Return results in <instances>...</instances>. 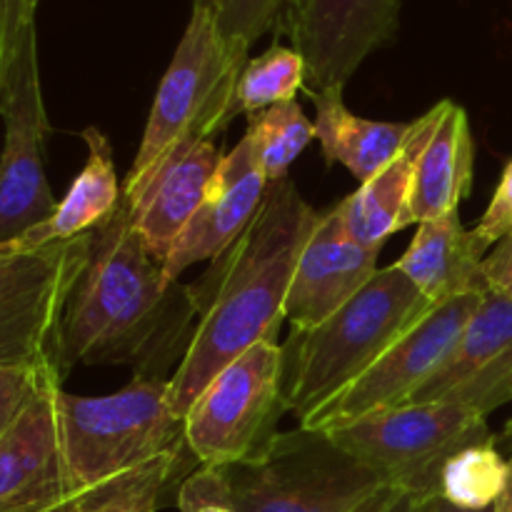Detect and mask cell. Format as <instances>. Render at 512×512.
Instances as JSON below:
<instances>
[{"label":"cell","instance_id":"6da1fadb","mask_svg":"<svg viewBox=\"0 0 512 512\" xmlns=\"http://www.w3.org/2000/svg\"><path fill=\"white\" fill-rule=\"evenodd\" d=\"M198 308L190 285L170 283L145 250L125 195L90 230L88 260L63 315V368L130 365L135 378L165 380L188 353Z\"/></svg>","mask_w":512,"mask_h":512},{"label":"cell","instance_id":"7a4b0ae2","mask_svg":"<svg viewBox=\"0 0 512 512\" xmlns=\"http://www.w3.org/2000/svg\"><path fill=\"white\" fill-rule=\"evenodd\" d=\"M318 218L293 180L270 185L253 223L190 285L198 325L170 378V405L180 418L225 365L260 340H278L290 280Z\"/></svg>","mask_w":512,"mask_h":512},{"label":"cell","instance_id":"3957f363","mask_svg":"<svg viewBox=\"0 0 512 512\" xmlns=\"http://www.w3.org/2000/svg\"><path fill=\"white\" fill-rule=\"evenodd\" d=\"M433 308L395 265H388L328 320L290 330L280 345L288 413L298 415L300 425L308 423Z\"/></svg>","mask_w":512,"mask_h":512},{"label":"cell","instance_id":"277c9868","mask_svg":"<svg viewBox=\"0 0 512 512\" xmlns=\"http://www.w3.org/2000/svg\"><path fill=\"white\" fill-rule=\"evenodd\" d=\"M65 465L78 505L133 470L185 453V420L170 405V378H135L103 398L58 390Z\"/></svg>","mask_w":512,"mask_h":512},{"label":"cell","instance_id":"5b68a950","mask_svg":"<svg viewBox=\"0 0 512 512\" xmlns=\"http://www.w3.org/2000/svg\"><path fill=\"white\" fill-rule=\"evenodd\" d=\"M248 53L250 48L223 38L213 10L193 5L188 28L155 93L123 195H133L180 143L218 138L228 128Z\"/></svg>","mask_w":512,"mask_h":512},{"label":"cell","instance_id":"8992f818","mask_svg":"<svg viewBox=\"0 0 512 512\" xmlns=\"http://www.w3.org/2000/svg\"><path fill=\"white\" fill-rule=\"evenodd\" d=\"M238 512H353L380 488L323 430L278 433L258 460L223 468Z\"/></svg>","mask_w":512,"mask_h":512},{"label":"cell","instance_id":"52a82bcc","mask_svg":"<svg viewBox=\"0 0 512 512\" xmlns=\"http://www.w3.org/2000/svg\"><path fill=\"white\" fill-rule=\"evenodd\" d=\"M323 433L413 500L438 495L440 473L458 450L493 438L483 415L455 403H408Z\"/></svg>","mask_w":512,"mask_h":512},{"label":"cell","instance_id":"ba28073f","mask_svg":"<svg viewBox=\"0 0 512 512\" xmlns=\"http://www.w3.org/2000/svg\"><path fill=\"white\" fill-rule=\"evenodd\" d=\"M288 413L283 353L278 340H260L225 365L185 415V440L205 468L258 460Z\"/></svg>","mask_w":512,"mask_h":512},{"label":"cell","instance_id":"9c48e42d","mask_svg":"<svg viewBox=\"0 0 512 512\" xmlns=\"http://www.w3.org/2000/svg\"><path fill=\"white\" fill-rule=\"evenodd\" d=\"M90 233L28 253L0 250V365L63 368V315Z\"/></svg>","mask_w":512,"mask_h":512},{"label":"cell","instance_id":"30bf717a","mask_svg":"<svg viewBox=\"0 0 512 512\" xmlns=\"http://www.w3.org/2000/svg\"><path fill=\"white\" fill-rule=\"evenodd\" d=\"M0 115L5 138L0 150V245L48 220L55 210L45 175V115L38 73L35 23L23 30L13 60L0 73Z\"/></svg>","mask_w":512,"mask_h":512},{"label":"cell","instance_id":"8fae6325","mask_svg":"<svg viewBox=\"0 0 512 512\" xmlns=\"http://www.w3.org/2000/svg\"><path fill=\"white\" fill-rule=\"evenodd\" d=\"M480 300L483 295H463L435 305L418 325L380 355L373 368L365 370L348 390L323 405L300 428L333 430L365 415L408 405L450 358Z\"/></svg>","mask_w":512,"mask_h":512},{"label":"cell","instance_id":"7c38bea8","mask_svg":"<svg viewBox=\"0 0 512 512\" xmlns=\"http://www.w3.org/2000/svg\"><path fill=\"white\" fill-rule=\"evenodd\" d=\"M403 0H298L288 35L305 60V90H343L398 30Z\"/></svg>","mask_w":512,"mask_h":512},{"label":"cell","instance_id":"4fadbf2b","mask_svg":"<svg viewBox=\"0 0 512 512\" xmlns=\"http://www.w3.org/2000/svg\"><path fill=\"white\" fill-rule=\"evenodd\" d=\"M410 403H455L488 418L512 403V300L488 290L443 368Z\"/></svg>","mask_w":512,"mask_h":512},{"label":"cell","instance_id":"5bb4252c","mask_svg":"<svg viewBox=\"0 0 512 512\" xmlns=\"http://www.w3.org/2000/svg\"><path fill=\"white\" fill-rule=\"evenodd\" d=\"M60 383L40 390L0 438V512H75L58 420Z\"/></svg>","mask_w":512,"mask_h":512},{"label":"cell","instance_id":"9a60e30c","mask_svg":"<svg viewBox=\"0 0 512 512\" xmlns=\"http://www.w3.org/2000/svg\"><path fill=\"white\" fill-rule=\"evenodd\" d=\"M380 250L363 248L348 235L338 205L323 210L300 253L285 298V320L308 330L338 313L378 273Z\"/></svg>","mask_w":512,"mask_h":512},{"label":"cell","instance_id":"2e32d148","mask_svg":"<svg viewBox=\"0 0 512 512\" xmlns=\"http://www.w3.org/2000/svg\"><path fill=\"white\" fill-rule=\"evenodd\" d=\"M268 188V180L255 163L253 148L243 135L240 143L223 155L203 205L165 260V278L180 283V275L188 268L220 258L253 223Z\"/></svg>","mask_w":512,"mask_h":512},{"label":"cell","instance_id":"e0dca14e","mask_svg":"<svg viewBox=\"0 0 512 512\" xmlns=\"http://www.w3.org/2000/svg\"><path fill=\"white\" fill-rule=\"evenodd\" d=\"M223 153L215 138L180 143L133 195H125L133 225L155 263L165 265L175 243L208 195Z\"/></svg>","mask_w":512,"mask_h":512},{"label":"cell","instance_id":"ac0fdd59","mask_svg":"<svg viewBox=\"0 0 512 512\" xmlns=\"http://www.w3.org/2000/svg\"><path fill=\"white\" fill-rule=\"evenodd\" d=\"M440 118V105L430 108L410 123L408 138L393 160L370 180L360 183L353 195L338 203L343 225L350 238L363 248L383 250V245L398 230L408 228L413 220V188L420 153Z\"/></svg>","mask_w":512,"mask_h":512},{"label":"cell","instance_id":"d6986e66","mask_svg":"<svg viewBox=\"0 0 512 512\" xmlns=\"http://www.w3.org/2000/svg\"><path fill=\"white\" fill-rule=\"evenodd\" d=\"M485 253L465 230L460 210L418 223V233L408 250L393 263L433 305L485 295L490 290L483 270Z\"/></svg>","mask_w":512,"mask_h":512},{"label":"cell","instance_id":"ffe728a7","mask_svg":"<svg viewBox=\"0 0 512 512\" xmlns=\"http://www.w3.org/2000/svg\"><path fill=\"white\" fill-rule=\"evenodd\" d=\"M83 140L88 145V160L70 185L68 195L55 205L53 215L10 243L0 245V250L28 253L45 245L73 240L90 233L113 215L123 198V185L118 183L113 163V148L98 128H85Z\"/></svg>","mask_w":512,"mask_h":512},{"label":"cell","instance_id":"44dd1931","mask_svg":"<svg viewBox=\"0 0 512 512\" xmlns=\"http://www.w3.org/2000/svg\"><path fill=\"white\" fill-rule=\"evenodd\" d=\"M440 118L420 153L413 188V220L440 218L460 210L473 185L475 143L465 108L453 100H443Z\"/></svg>","mask_w":512,"mask_h":512},{"label":"cell","instance_id":"7402d4cb","mask_svg":"<svg viewBox=\"0 0 512 512\" xmlns=\"http://www.w3.org/2000/svg\"><path fill=\"white\" fill-rule=\"evenodd\" d=\"M315 105V138L328 165H345L360 183L373 178L398 155L410 123H383L350 113L343 90L310 93Z\"/></svg>","mask_w":512,"mask_h":512},{"label":"cell","instance_id":"603a6c76","mask_svg":"<svg viewBox=\"0 0 512 512\" xmlns=\"http://www.w3.org/2000/svg\"><path fill=\"white\" fill-rule=\"evenodd\" d=\"M198 465L190 450L160 458L85 498L75 512H158L170 493L178 498L180 483Z\"/></svg>","mask_w":512,"mask_h":512},{"label":"cell","instance_id":"cb8c5ba5","mask_svg":"<svg viewBox=\"0 0 512 512\" xmlns=\"http://www.w3.org/2000/svg\"><path fill=\"white\" fill-rule=\"evenodd\" d=\"M245 138L253 148L260 173L268 185H275L290 178V165L315 138V123H310L298 100H290L248 115Z\"/></svg>","mask_w":512,"mask_h":512},{"label":"cell","instance_id":"d4e9b609","mask_svg":"<svg viewBox=\"0 0 512 512\" xmlns=\"http://www.w3.org/2000/svg\"><path fill=\"white\" fill-rule=\"evenodd\" d=\"M508 460L495 448V438L458 450L440 473L438 495L460 510H490L503 495Z\"/></svg>","mask_w":512,"mask_h":512},{"label":"cell","instance_id":"484cf974","mask_svg":"<svg viewBox=\"0 0 512 512\" xmlns=\"http://www.w3.org/2000/svg\"><path fill=\"white\" fill-rule=\"evenodd\" d=\"M305 88V60L295 48L273 43L258 58L245 63L238 78L233 100V115H253L273 105L295 100Z\"/></svg>","mask_w":512,"mask_h":512},{"label":"cell","instance_id":"4316f807","mask_svg":"<svg viewBox=\"0 0 512 512\" xmlns=\"http://www.w3.org/2000/svg\"><path fill=\"white\" fill-rule=\"evenodd\" d=\"M298 0H228L218 13V28L225 40L253 48L270 30L288 33L290 15Z\"/></svg>","mask_w":512,"mask_h":512},{"label":"cell","instance_id":"83f0119b","mask_svg":"<svg viewBox=\"0 0 512 512\" xmlns=\"http://www.w3.org/2000/svg\"><path fill=\"white\" fill-rule=\"evenodd\" d=\"M65 375L55 368H25V365H0V438L13 428L40 390L48 385H63Z\"/></svg>","mask_w":512,"mask_h":512},{"label":"cell","instance_id":"f1b7e54d","mask_svg":"<svg viewBox=\"0 0 512 512\" xmlns=\"http://www.w3.org/2000/svg\"><path fill=\"white\" fill-rule=\"evenodd\" d=\"M175 505L180 512H238L233 505L225 470L205 468V465H198L180 483Z\"/></svg>","mask_w":512,"mask_h":512},{"label":"cell","instance_id":"f546056e","mask_svg":"<svg viewBox=\"0 0 512 512\" xmlns=\"http://www.w3.org/2000/svg\"><path fill=\"white\" fill-rule=\"evenodd\" d=\"M470 233H473L475 243H478L483 253H488L493 245L512 238V160L505 165L503 178H500L498 188H495L493 200H490L483 220Z\"/></svg>","mask_w":512,"mask_h":512},{"label":"cell","instance_id":"4dcf8cb0","mask_svg":"<svg viewBox=\"0 0 512 512\" xmlns=\"http://www.w3.org/2000/svg\"><path fill=\"white\" fill-rule=\"evenodd\" d=\"M35 5L38 0H0V73L13 60L23 30L35 23Z\"/></svg>","mask_w":512,"mask_h":512},{"label":"cell","instance_id":"1f68e13d","mask_svg":"<svg viewBox=\"0 0 512 512\" xmlns=\"http://www.w3.org/2000/svg\"><path fill=\"white\" fill-rule=\"evenodd\" d=\"M483 270L490 290L512 300V238L498 243L493 253L485 255Z\"/></svg>","mask_w":512,"mask_h":512},{"label":"cell","instance_id":"d6a6232c","mask_svg":"<svg viewBox=\"0 0 512 512\" xmlns=\"http://www.w3.org/2000/svg\"><path fill=\"white\" fill-rule=\"evenodd\" d=\"M400 495V490L393 488H380L378 493L370 495L363 505H358L353 512H388L390 505L395 503V498Z\"/></svg>","mask_w":512,"mask_h":512},{"label":"cell","instance_id":"836d02e7","mask_svg":"<svg viewBox=\"0 0 512 512\" xmlns=\"http://www.w3.org/2000/svg\"><path fill=\"white\" fill-rule=\"evenodd\" d=\"M413 512H473V510H460V508H455V505H450L448 500L440 498V495H433V498L415 500ZM478 512H495V508L478 510Z\"/></svg>","mask_w":512,"mask_h":512},{"label":"cell","instance_id":"e575fe53","mask_svg":"<svg viewBox=\"0 0 512 512\" xmlns=\"http://www.w3.org/2000/svg\"><path fill=\"white\" fill-rule=\"evenodd\" d=\"M495 512H512V458L508 460V480H505L503 495L495 503Z\"/></svg>","mask_w":512,"mask_h":512},{"label":"cell","instance_id":"d590c367","mask_svg":"<svg viewBox=\"0 0 512 512\" xmlns=\"http://www.w3.org/2000/svg\"><path fill=\"white\" fill-rule=\"evenodd\" d=\"M413 503H415V500L410 498V495L400 493L398 498H395V503L390 505L388 512H413Z\"/></svg>","mask_w":512,"mask_h":512},{"label":"cell","instance_id":"8d00e7d4","mask_svg":"<svg viewBox=\"0 0 512 512\" xmlns=\"http://www.w3.org/2000/svg\"><path fill=\"white\" fill-rule=\"evenodd\" d=\"M193 5H203V8H210L215 15L228 5V0H193Z\"/></svg>","mask_w":512,"mask_h":512},{"label":"cell","instance_id":"74e56055","mask_svg":"<svg viewBox=\"0 0 512 512\" xmlns=\"http://www.w3.org/2000/svg\"><path fill=\"white\" fill-rule=\"evenodd\" d=\"M505 433L512 435V420H510V423H508V428H505Z\"/></svg>","mask_w":512,"mask_h":512}]
</instances>
